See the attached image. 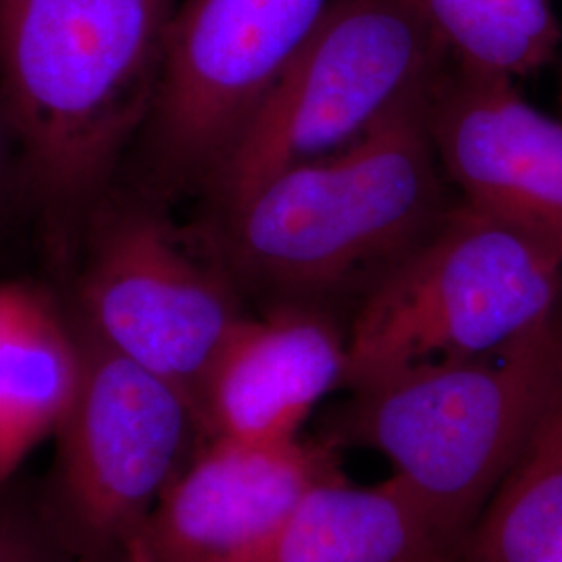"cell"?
<instances>
[{
  "label": "cell",
  "mask_w": 562,
  "mask_h": 562,
  "mask_svg": "<svg viewBox=\"0 0 562 562\" xmlns=\"http://www.w3.org/2000/svg\"><path fill=\"white\" fill-rule=\"evenodd\" d=\"M178 0H0V104L25 206L71 271L150 117Z\"/></svg>",
  "instance_id": "cell-1"
},
{
  "label": "cell",
  "mask_w": 562,
  "mask_h": 562,
  "mask_svg": "<svg viewBox=\"0 0 562 562\" xmlns=\"http://www.w3.org/2000/svg\"><path fill=\"white\" fill-rule=\"evenodd\" d=\"M429 94L348 148L211 206L196 234L241 296L313 306L369 290L440 223L454 202L427 127Z\"/></svg>",
  "instance_id": "cell-2"
},
{
  "label": "cell",
  "mask_w": 562,
  "mask_h": 562,
  "mask_svg": "<svg viewBox=\"0 0 562 562\" xmlns=\"http://www.w3.org/2000/svg\"><path fill=\"white\" fill-rule=\"evenodd\" d=\"M562 375L552 315L492 352L423 362L355 390L346 434L382 452L459 543L519 459Z\"/></svg>",
  "instance_id": "cell-3"
},
{
  "label": "cell",
  "mask_w": 562,
  "mask_h": 562,
  "mask_svg": "<svg viewBox=\"0 0 562 562\" xmlns=\"http://www.w3.org/2000/svg\"><path fill=\"white\" fill-rule=\"evenodd\" d=\"M561 292V252L457 201L364 292L344 385L503 348L557 315Z\"/></svg>",
  "instance_id": "cell-4"
},
{
  "label": "cell",
  "mask_w": 562,
  "mask_h": 562,
  "mask_svg": "<svg viewBox=\"0 0 562 562\" xmlns=\"http://www.w3.org/2000/svg\"><path fill=\"white\" fill-rule=\"evenodd\" d=\"M450 60L417 0H331L202 194L211 206L236 201L362 140L427 97Z\"/></svg>",
  "instance_id": "cell-5"
},
{
  "label": "cell",
  "mask_w": 562,
  "mask_h": 562,
  "mask_svg": "<svg viewBox=\"0 0 562 562\" xmlns=\"http://www.w3.org/2000/svg\"><path fill=\"white\" fill-rule=\"evenodd\" d=\"M67 276L65 301L81 334L178 385L199 408L213 362L248 317L240 290L199 234L176 227L161 199L117 181L86 225Z\"/></svg>",
  "instance_id": "cell-6"
},
{
  "label": "cell",
  "mask_w": 562,
  "mask_h": 562,
  "mask_svg": "<svg viewBox=\"0 0 562 562\" xmlns=\"http://www.w3.org/2000/svg\"><path fill=\"white\" fill-rule=\"evenodd\" d=\"M83 340L86 369L55 434L42 519L71 559L123 562L204 431L178 385Z\"/></svg>",
  "instance_id": "cell-7"
},
{
  "label": "cell",
  "mask_w": 562,
  "mask_h": 562,
  "mask_svg": "<svg viewBox=\"0 0 562 562\" xmlns=\"http://www.w3.org/2000/svg\"><path fill=\"white\" fill-rule=\"evenodd\" d=\"M331 0H178L130 183L161 201L204 192Z\"/></svg>",
  "instance_id": "cell-8"
},
{
  "label": "cell",
  "mask_w": 562,
  "mask_h": 562,
  "mask_svg": "<svg viewBox=\"0 0 562 562\" xmlns=\"http://www.w3.org/2000/svg\"><path fill=\"white\" fill-rule=\"evenodd\" d=\"M427 127L459 202L562 255V123L515 80L450 60L427 102Z\"/></svg>",
  "instance_id": "cell-9"
},
{
  "label": "cell",
  "mask_w": 562,
  "mask_h": 562,
  "mask_svg": "<svg viewBox=\"0 0 562 562\" xmlns=\"http://www.w3.org/2000/svg\"><path fill=\"white\" fill-rule=\"evenodd\" d=\"M336 477L338 464L322 446L204 440L123 562H238L313 485Z\"/></svg>",
  "instance_id": "cell-10"
},
{
  "label": "cell",
  "mask_w": 562,
  "mask_h": 562,
  "mask_svg": "<svg viewBox=\"0 0 562 562\" xmlns=\"http://www.w3.org/2000/svg\"><path fill=\"white\" fill-rule=\"evenodd\" d=\"M346 338L308 304L271 306L244 317L199 394L204 440H301L315 406L344 385Z\"/></svg>",
  "instance_id": "cell-11"
},
{
  "label": "cell",
  "mask_w": 562,
  "mask_h": 562,
  "mask_svg": "<svg viewBox=\"0 0 562 562\" xmlns=\"http://www.w3.org/2000/svg\"><path fill=\"white\" fill-rule=\"evenodd\" d=\"M86 340L65 296L25 280H0V492L78 396Z\"/></svg>",
  "instance_id": "cell-12"
},
{
  "label": "cell",
  "mask_w": 562,
  "mask_h": 562,
  "mask_svg": "<svg viewBox=\"0 0 562 562\" xmlns=\"http://www.w3.org/2000/svg\"><path fill=\"white\" fill-rule=\"evenodd\" d=\"M452 546L394 475L371 487L336 477L313 485L238 562H442Z\"/></svg>",
  "instance_id": "cell-13"
},
{
  "label": "cell",
  "mask_w": 562,
  "mask_h": 562,
  "mask_svg": "<svg viewBox=\"0 0 562 562\" xmlns=\"http://www.w3.org/2000/svg\"><path fill=\"white\" fill-rule=\"evenodd\" d=\"M471 562H562V375L483 508Z\"/></svg>",
  "instance_id": "cell-14"
},
{
  "label": "cell",
  "mask_w": 562,
  "mask_h": 562,
  "mask_svg": "<svg viewBox=\"0 0 562 562\" xmlns=\"http://www.w3.org/2000/svg\"><path fill=\"white\" fill-rule=\"evenodd\" d=\"M462 67L517 80L542 67L561 41L550 0H417Z\"/></svg>",
  "instance_id": "cell-15"
},
{
  "label": "cell",
  "mask_w": 562,
  "mask_h": 562,
  "mask_svg": "<svg viewBox=\"0 0 562 562\" xmlns=\"http://www.w3.org/2000/svg\"><path fill=\"white\" fill-rule=\"evenodd\" d=\"M57 550L42 515L15 501H0V562H57Z\"/></svg>",
  "instance_id": "cell-16"
},
{
  "label": "cell",
  "mask_w": 562,
  "mask_h": 562,
  "mask_svg": "<svg viewBox=\"0 0 562 562\" xmlns=\"http://www.w3.org/2000/svg\"><path fill=\"white\" fill-rule=\"evenodd\" d=\"M15 204H25L20 155L0 104V225Z\"/></svg>",
  "instance_id": "cell-17"
}]
</instances>
